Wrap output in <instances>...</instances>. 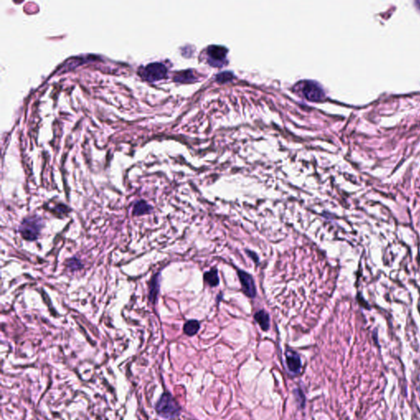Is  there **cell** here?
I'll list each match as a JSON object with an SVG mask.
<instances>
[{"mask_svg": "<svg viewBox=\"0 0 420 420\" xmlns=\"http://www.w3.org/2000/svg\"><path fill=\"white\" fill-rule=\"evenodd\" d=\"M238 276L240 277L245 294L250 298H254L256 295V289L252 277L244 271H238Z\"/></svg>", "mask_w": 420, "mask_h": 420, "instance_id": "cell-6", "label": "cell"}, {"mask_svg": "<svg viewBox=\"0 0 420 420\" xmlns=\"http://www.w3.org/2000/svg\"><path fill=\"white\" fill-rule=\"evenodd\" d=\"M286 363L288 370L292 373H299L301 368V360L296 351L287 350L286 351Z\"/></svg>", "mask_w": 420, "mask_h": 420, "instance_id": "cell-7", "label": "cell"}, {"mask_svg": "<svg viewBox=\"0 0 420 420\" xmlns=\"http://www.w3.org/2000/svg\"><path fill=\"white\" fill-rule=\"evenodd\" d=\"M194 79H195V76L190 70L178 72V74L176 75L175 77H174L175 82H192Z\"/></svg>", "mask_w": 420, "mask_h": 420, "instance_id": "cell-12", "label": "cell"}, {"mask_svg": "<svg viewBox=\"0 0 420 420\" xmlns=\"http://www.w3.org/2000/svg\"><path fill=\"white\" fill-rule=\"evenodd\" d=\"M156 411L163 418L173 419L178 415L180 408L170 394L164 393L156 404Z\"/></svg>", "mask_w": 420, "mask_h": 420, "instance_id": "cell-2", "label": "cell"}, {"mask_svg": "<svg viewBox=\"0 0 420 420\" xmlns=\"http://www.w3.org/2000/svg\"><path fill=\"white\" fill-rule=\"evenodd\" d=\"M150 205L147 204L145 200H140L135 204L133 208V215L135 216H142L147 213H150L151 212Z\"/></svg>", "mask_w": 420, "mask_h": 420, "instance_id": "cell-8", "label": "cell"}, {"mask_svg": "<svg viewBox=\"0 0 420 420\" xmlns=\"http://www.w3.org/2000/svg\"><path fill=\"white\" fill-rule=\"evenodd\" d=\"M302 92L306 99L312 101H319L325 96L324 90L317 82L305 81L302 87Z\"/></svg>", "mask_w": 420, "mask_h": 420, "instance_id": "cell-5", "label": "cell"}, {"mask_svg": "<svg viewBox=\"0 0 420 420\" xmlns=\"http://www.w3.org/2000/svg\"><path fill=\"white\" fill-rule=\"evenodd\" d=\"M42 219L38 216L27 218L21 223L19 232L25 240H34L37 239L42 228Z\"/></svg>", "mask_w": 420, "mask_h": 420, "instance_id": "cell-1", "label": "cell"}, {"mask_svg": "<svg viewBox=\"0 0 420 420\" xmlns=\"http://www.w3.org/2000/svg\"><path fill=\"white\" fill-rule=\"evenodd\" d=\"M233 77V74L231 72H223L218 73L216 76V80L219 82H228L232 80Z\"/></svg>", "mask_w": 420, "mask_h": 420, "instance_id": "cell-15", "label": "cell"}, {"mask_svg": "<svg viewBox=\"0 0 420 420\" xmlns=\"http://www.w3.org/2000/svg\"><path fill=\"white\" fill-rule=\"evenodd\" d=\"M67 267L69 268L72 271L75 270H81L82 268V264L77 258H72L70 259L67 263Z\"/></svg>", "mask_w": 420, "mask_h": 420, "instance_id": "cell-14", "label": "cell"}, {"mask_svg": "<svg viewBox=\"0 0 420 420\" xmlns=\"http://www.w3.org/2000/svg\"><path fill=\"white\" fill-rule=\"evenodd\" d=\"M184 332L188 336H194L195 334L197 333V331L200 329V324L199 322L195 320H190L184 325Z\"/></svg>", "mask_w": 420, "mask_h": 420, "instance_id": "cell-11", "label": "cell"}, {"mask_svg": "<svg viewBox=\"0 0 420 420\" xmlns=\"http://www.w3.org/2000/svg\"><path fill=\"white\" fill-rule=\"evenodd\" d=\"M205 279L207 282L208 284L210 285V286H212V287L217 286L219 282L217 270H213L210 272H206L205 274Z\"/></svg>", "mask_w": 420, "mask_h": 420, "instance_id": "cell-13", "label": "cell"}, {"mask_svg": "<svg viewBox=\"0 0 420 420\" xmlns=\"http://www.w3.org/2000/svg\"><path fill=\"white\" fill-rule=\"evenodd\" d=\"M228 49L223 45H210L207 49L208 62L214 67H219L225 62Z\"/></svg>", "mask_w": 420, "mask_h": 420, "instance_id": "cell-4", "label": "cell"}, {"mask_svg": "<svg viewBox=\"0 0 420 420\" xmlns=\"http://www.w3.org/2000/svg\"><path fill=\"white\" fill-rule=\"evenodd\" d=\"M168 69L165 65L161 62L150 63L140 72V75L144 79L150 82H157L165 78Z\"/></svg>", "mask_w": 420, "mask_h": 420, "instance_id": "cell-3", "label": "cell"}, {"mask_svg": "<svg viewBox=\"0 0 420 420\" xmlns=\"http://www.w3.org/2000/svg\"><path fill=\"white\" fill-rule=\"evenodd\" d=\"M158 289H159V279H158V274H157L152 279L150 290V300L152 303H155L156 298L158 294Z\"/></svg>", "mask_w": 420, "mask_h": 420, "instance_id": "cell-10", "label": "cell"}, {"mask_svg": "<svg viewBox=\"0 0 420 420\" xmlns=\"http://www.w3.org/2000/svg\"><path fill=\"white\" fill-rule=\"evenodd\" d=\"M255 319L258 324H260V328L264 331H268L270 329V315L265 311L258 312L255 314Z\"/></svg>", "mask_w": 420, "mask_h": 420, "instance_id": "cell-9", "label": "cell"}]
</instances>
